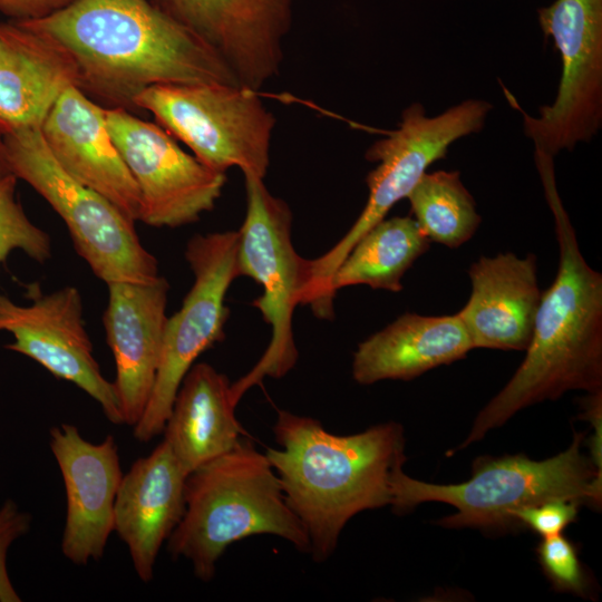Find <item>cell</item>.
<instances>
[{"label": "cell", "mask_w": 602, "mask_h": 602, "mask_svg": "<svg viewBox=\"0 0 602 602\" xmlns=\"http://www.w3.org/2000/svg\"><path fill=\"white\" fill-rule=\"evenodd\" d=\"M17 182L14 175L0 179V263L14 250L45 263L52 255L51 239L27 216L17 198Z\"/></svg>", "instance_id": "obj_25"}, {"label": "cell", "mask_w": 602, "mask_h": 602, "mask_svg": "<svg viewBox=\"0 0 602 602\" xmlns=\"http://www.w3.org/2000/svg\"><path fill=\"white\" fill-rule=\"evenodd\" d=\"M207 167L266 176L276 119L256 90L219 82L156 85L134 100Z\"/></svg>", "instance_id": "obj_9"}, {"label": "cell", "mask_w": 602, "mask_h": 602, "mask_svg": "<svg viewBox=\"0 0 602 602\" xmlns=\"http://www.w3.org/2000/svg\"><path fill=\"white\" fill-rule=\"evenodd\" d=\"M493 105L484 99H466L436 116H428L420 103L401 111L397 128L373 142L365 154L376 168L366 177L368 200L349 231L328 252L308 260V283L303 304L319 319L333 317L331 278L352 246L411 190L435 162L447 156L456 140L478 133Z\"/></svg>", "instance_id": "obj_6"}, {"label": "cell", "mask_w": 602, "mask_h": 602, "mask_svg": "<svg viewBox=\"0 0 602 602\" xmlns=\"http://www.w3.org/2000/svg\"><path fill=\"white\" fill-rule=\"evenodd\" d=\"M103 315L107 343L116 365L114 383L122 423L134 427L144 414L156 380L169 284L114 282Z\"/></svg>", "instance_id": "obj_16"}, {"label": "cell", "mask_w": 602, "mask_h": 602, "mask_svg": "<svg viewBox=\"0 0 602 602\" xmlns=\"http://www.w3.org/2000/svg\"><path fill=\"white\" fill-rule=\"evenodd\" d=\"M31 521V515L11 498L0 506V602L21 601L11 582L7 559L12 544L29 532Z\"/></svg>", "instance_id": "obj_27"}, {"label": "cell", "mask_w": 602, "mask_h": 602, "mask_svg": "<svg viewBox=\"0 0 602 602\" xmlns=\"http://www.w3.org/2000/svg\"><path fill=\"white\" fill-rule=\"evenodd\" d=\"M585 417L594 426V435L591 439V460L595 468L601 473V410H602V390L590 392L584 400Z\"/></svg>", "instance_id": "obj_30"}, {"label": "cell", "mask_w": 602, "mask_h": 602, "mask_svg": "<svg viewBox=\"0 0 602 602\" xmlns=\"http://www.w3.org/2000/svg\"><path fill=\"white\" fill-rule=\"evenodd\" d=\"M109 133L140 195L139 222L179 227L212 211L226 182L185 152L161 125L124 108H105Z\"/></svg>", "instance_id": "obj_12"}, {"label": "cell", "mask_w": 602, "mask_h": 602, "mask_svg": "<svg viewBox=\"0 0 602 602\" xmlns=\"http://www.w3.org/2000/svg\"><path fill=\"white\" fill-rule=\"evenodd\" d=\"M13 175L4 134L0 130V179Z\"/></svg>", "instance_id": "obj_31"}, {"label": "cell", "mask_w": 602, "mask_h": 602, "mask_svg": "<svg viewBox=\"0 0 602 602\" xmlns=\"http://www.w3.org/2000/svg\"><path fill=\"white\" fill-rule=\"evenodd\" d=\"M49 446L66 494L64 556L76 565L99 561L114 532V505L123 477L114 436L93 444L70 424L49 431Z\"/></svg>", "instance_id": "obj_15"}, {"label": "cell", "mask_w": 602, "mask_h": 602, "mask_svg": "<svg viewBox=\"0 0 602 602\" xmlns=\"http://www.w3.org/2000/svg\"><path fill=\"white\" fill-rule=\"evenodd\" d=\"M474 349L459 315L406 312L358 344L352 377L360 385L410 380Z\"/></svg>", "instance_id": "obj_21"}, {"label": "cell", "mask_w": 602, "mask_h": 602, "mask_svg": "<svg viewBox=\"0 0 602 602\" xmlns=\"http://www.w3.org/2000/svg\"><path fill=\"white\" fill-rule=\"evenodd\" d=\"M429 245L414 217L383 219L360 237L337 268L331 293L336 297L340 289L360 284L400 292L405 273Z\"/></svg>", "instance_id": "obj_23"}, {"label": "cell", "mask_w": 602, "mask_h": 602, "mask_svg": "<svg viewBox=\"0 0 602 602\" xmlns=\"http://www.w3.org/2000/svg\"><path fill=\"white\" fill-rule=\"evenodd\" d=\"M74 0H0V13L9 20L42 19L66 8Z\"/></svg>", "instance_id": "obj_29"}, {"label": "cell", "mask_w": 602, "mask_h": 602, "mask_svg": "<svg viewBox=\"0 0 602 602\" xmlns=\"http://www.w3.org/2000/svg\"><path fill=\"white\" fill-rule=\"evenodd\" d=\"M540 173L555 219L556 276L542 292L524 360L479 411L462 447L482 439L525 407L557 399L569 390H602V274L580 251L553 168Z\"/></svg>", "instance_id": "obj_3"}, {"label": "cell", "mask_w": 602, "mask_h": 602, "mask_svg": "<svg viewBox=\"0 0 602 602\" xmlns=\"http://www.w3.org/2000/svg\"><path fill=\"white\" fill-rule=\"evenodd\" d=\"M20 21L69 54L77 88L105 108L136 110L135 98L156 85H240L211 47L149 0H74L46 18Z\"/></svg>", "instance_id": "obj_1"}, {"label": "cell", "mask_w": 602, "mask_h": 602, "mask_svg": "<svg viewBox=\"0 0 602 602\" xmlns=\"http://www.w3.org/2000/svg\"><path fill=\"white\" fill-rule=\"evenodd\" d=\"M407 200L415 221L430 242L457 249L469 241L482 217L458 171L425 173Z\"/></svg>", "instance_id": "obj_24"}, {"label": "cell", "mask_w": 602, "mask_h": 602, "mask_svg": "<svg viewBox=\"0 0 602 602\" xmlns=\"http://www.w3.org/2000/svg\"><path fill=\"white\" fill-rule=\"evenodd\" d=\"M262 534L309 553L308 534L289 507L268 457L241 440L187 475L185 511L167 548L174 559L187 560L198 580L208 582L230 545Z\"/></svg>", "instance_id": "obj_4"}, {"label": "cell", "mask_w": 602, "mask_h": 602, "mask_svg": "<svg viewBox=\"0 0 602 602\" xmlns=\"http://www.w3.org/2000/svg\"><path fill=\"white\" fill-rule=\"evenodd\" d=\"M576 434L564 452L545 460L522 455L479 458L470 479L459 484H431L399 469L391 485L390 506L399 513L425 502H443L457 512L437 523L444 527L501 528L516 524L513 514L552 499L598 504L601 473L581 452Z\"/></svg>", "instance_id": "obj_5"}, {"label": "cell", "mask_w": 602, "mask_h": 602, "mask_svg": "<svg viewBox=\"0 0 602 602\" xmlns=\"http://www.w3.org/2000/svg\"><path fill=\"white\" fill-rule=\"evenodd\" d=\"M246 210L237 230V274L262 287L253 300L271 327L270 342L249 372L231 383L232 399L265 378L280 379L295 366L299 352L293 334V312L302 304L308 283V259L292 243V212L288 203L270 193L264 179L244 175Z\"/></svg>", "instance_id": "obj_7"}, {"label": "cell", "mask_w": 602, "mask_h": 602, "mask_svg": "<svg viewBox=\"0 0 602 602\" xmlns=\"http://www.w3.org/2000/svg\"><path fill=\"white\" fill-rule=\"evenodd\" d=\"M537 18L560 54L562 72L552 104L535 117L521 111L535 156L552 159L591 142L602 126V0H554Z\"/></svg>", "instance_id": "obj_10"}, {"label": "cell", "mask_w": 602, "mask_h": 602, "mask_svg": "<svg viewBox=\"0 0 602 602\" xmlns=\"http://www.w3.org/2000/svg\"><path fill=\"white\" fill-rule=\"evenodd\" d=\"M211 47L241 86L259 90L283 61L293 0H149Z\"/></svg>", "instance_id": "obj_14"}, {"label": "cell", "mask_w": 602, "mask_h": 602, "mask_svg": "<svg viewBox=\"0 0 602 602\" xmlns=\"http://www.w3.org/2000/svg\"><path fill=\"white\" fill-rule=\"evenodd\" d=\"M537 555L544 573L556 589L583 594L585 580L574 545L563 534L543 537Z\"/></svg>", "instance_id": "obj_26"}, {"label": "cell", "mask_w": 602, "mask_h": 602, "mask_svg": "<svg viewBox=\"0 0 602 602\" xmlns=\"http://www.w3.org/2000/svg\"><path fill=\"white\" fill-rule=\"evenodd\" d=\"M13 175L30 185L66 224L75 250L106 284L149 283L156 258L142 244L135 222L70 176L52 157L40 128L4 134Z\"/></svg>", "instance_id": "obj_8"}, {"label": "cell", "mask_w": 602, "mask_h": 602, "mask_svg": "<svg viewBox=\"0 0 602 602\" xmlns=\"http://www.w3.org/2000/svg\"><path fill=\"white\" fill-rule=\"evenodd\" d=\"M32 299L30 304H18L0 292V331L13 336L4 348L74 383L99 404L110 423L123 424L114 383L94 357L79 290L68 285Z\"/></svg>", "instance_id": "obj_13"}, {"label": "cell", "mask_w": 602, "mask_h": 602, "mask_svg": "<svg viewBox=\"0 0 602 602\" xmlns=\"http://www.w3.org/2000/svg\"><path fill=\"white\" fill-rule=\"evenodd\" d=\"M231 382L206 362L194 363L176 392L164 439L188 475L241 441Z\"/></svg>", "instance_id": "obj_22"}, {"label": "cell", "mask_w": 602, "mask_h": 602, "mask_svg": "<svg viewBox=\"0 0 602 602\" xmlns=\"http://www.w3.org/2000/svg\"><path fill=\"white\" fill-rule=\"evenodd\" d=\"M237 231L192 236L185 260L194 275L182 307L167 318L154 388L143 416L133 427L138 441L162 434L178 387L196 359L224 339L230 310L225 297L237 274Z\"/></svg>", "instance_id": "obj_11"}, {"label": "cell", "mask_w": 602, "mask_h": 602, "mask_svg": "<svg viewBox=\"0 0 602 602\" xmlns=\"http://www.w3.org/2000/svg\"><path fill=\"white\" fill-rule=\"evenodd\" d=\"M40 130L52 157L70 176L138 221L139 191L109 133L105 107L71 86L51 107Z\"/></svg>", "instance_id": "obj_17"}, {"label": "cell", "mask_w": 602, "mask_h": 602, "mask_svg": "<svg viewBox=\"0 0 602 602\" xmlns=\"http://www.w3.org/2000/svg\"><path fill=\"white\" fill-rule=\"evenodd\" d=\"M472 291L457 313L474 348L526 350L542 292L534 254L480 256L469 270Z\"/></svg>", "instance_id": "obj_19"}, {"label": "cell", "mask_w": 602, "mask_h": 602, "mask_svg": "<svg viewBox=\"0 0 602 602\" xmlns=\"http://www.w3.org/2000/svg\"><path fill=\"white\" fill-rule=\"evenodd\" d=\"M273 433L280 448L265 456L308 534L309 554L322 563L355 515L390 505L392 479L406 460L404 429L389 421L339 436L315 418L281 409Z\"/></svg>", "instance_id": "obj_2"}, {"label": "cell", "mask_w": 602, "mask_h": 602, "mask_svg": "<svg viewBox=\"0 0 602 602\" xmlns=\"http://www.w3.org/2000/svg\"><path fill=\"white\" fill-rule=\"evenodd\" d=\"M579 503L552 499L521 508L513 514L515 523H521L542 537L562 534L576 520Z\"/></svg>", "instance_id": "obj_28"}, {"label": "cell", "mask_w": 602, "mask_h": 602, "mask_svg": "<svg viewBox=\"0 0 602 602\" xmlns=\"http://www.w3.org/2000/svg\"><path fill=\"white\" fill-rule=\"evenodd\" d=\"M186 478L165 440L123 474L114 505V532L145 583L152 581L161 547L183 517Z\"/></svg>", "instance_id": "obj_18"}, {"label": "cell", "mask_w": 602, "mask_h": 602, "mask_svg": "<svg viewBox=\"0 0 602 602\" xmlns=\"http://www.w3.org/2000/svg\"><path fill=\"white\" fill-rule=\"evenodd\" d=\"M78 81L69 54L25 21L0 23V130L40 128L60 95Z\"/></svg>", "instance_id": "obj_20"}]
</instances>
